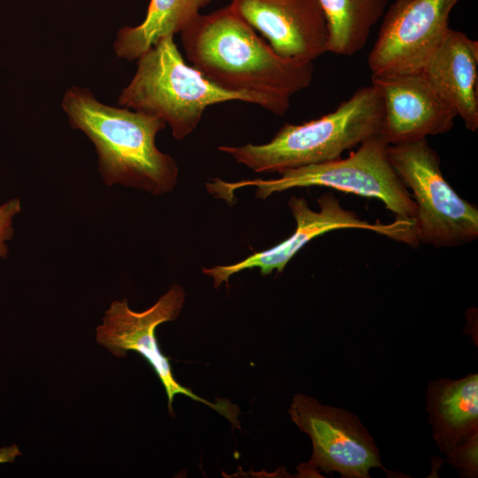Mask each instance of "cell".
<instances>
[{"label": "cell", "instance_id": "6da1fadb", "mask_svg": "<svg viewBox=\"0 0 478 478\" xmlns=\"http://www.w3.org/2000/svg\"><path fill=\"white\" fill-rule=\"evenodd\" d=\"M180 34L187 59L227 90L290 100L312 83L313 62L276 54L229 4L200 13Z\"/></svg>", "mask_w": 478, "mask_h": 478}, {"label": "cell", "instance_id": "7a4b0ae2", "mask_svg": "<svg viewBox=\"0 0 478 478\" xmlns=\"http://www.w3.org/2000/svg\"><path fill=\"white\" fill-rule=\"evenodd\" d=\"M61 104L72 127L94 143L98 169L108 186L121 184L154 196L174 189L176 161L155 143L157 134L166 127L162 120L104 104L88 89L76 86L66 90Z\"/></svg>", "mask_w": 478, "mask_h": 478}, {"label": "cell", "instance_id": "3957f363", "mask_svg": "<svg viewBox=\"0 0 478 478\" xmlns=\"http://www.w3.org/2000/svg\"><path fill=\"white\" fill-rule=\"evenodd\" d=\"M173 35L162 37L137 58V69L122 89L118 104L156 116L171 127L176 140H183L213 104L242 101L257 104L274 115H283L290 100L262 93L227 90L183 59Z\"/></svg>", "mask_w": 478, "mask_h": 478}, {"label": "cell", "instance_id": "277c9868", "mask_svg": "<svg viewBox=\"0 0 478 478\" xmlns=\"http://www.w3.org/2000/svg\"><path fill=\"white\" fill-rule=\"evenodd\" d=\"M382 117V97L371 84L319 119L286 123L266 143L222 145L218 150L256 173H279L341 158L345 150L379 135Z\"/></svg>", "mask_w": 478, "mask_h": 478}, {"label": "cell", "instance_id": "5b68a950", "mask_svg": "<svg viewBox=\"0 0 478 478\" xmlns=\"http://www.w3.org/2000/svg\"><path fill=\"white\" fill-rule=\"evenodd\" d=\"M388 145L379 135L365 140L345 158L286 169L276 179L227 182L214 178L206 189L215 197L233 204L235 190L244 187H255L256 197L266 199L293 188L320 186L377 198L395 220L414 223L416 204L389 160Z\"/></svg>", "mask_w": 478, "mask_h": 478}, {"label": "cell", "instance_id": "8992f818", "mask_svg": "<svg viewBox=\"0 0 478 478\" xmlns=\"http://www.w3.org/2000/svg\"><path fill=\"white\" fill-rule=\"evenodd\" d=\"M389 160L417 207L414 220L419 243L456 247L478 236V209L463 199L443 177L438 154L427 138L388 145Z\"/></svg>", "mask_w": 478, "mask_h": 478}, {"label": "cell", "instance_id": "52a82bcc", "mask_svg": "<svg viewBox=\"0 0 478 478\" xmlns=\"http://www.w3.org/2000/svg\"><path fill=\"white\" fill-rule=\"evenodd\" d=\"M184 303L185 291L178 284L172 285L153 305L143 312L131 310L127 298L115 300L105 311L103 323L96 328V342L118 358L125 357L130 351L143 356L165 388L168 411L172 416H174L172 407L173 399L181 394L213 408L232 423L237 422L238 410L234 411L230 403L226 404L225 400L212 403L180 384L173 376L169 358L159 350L155 335L157 327L176 320Z\"/></svg>", "mask_w": 478, "mask_h": 478}, {"label": "cell", "instance_id": "ba28073f", "mask_svg": "<svg viewBox=\"0 0 478 478\" xmlns=\"http://www.w3.org/2000/svg\"><path fill=\"white\" fill-rule=\"evenodd\" d=\"M289 413L312 443L310 461L298 467L301 474H318L319 469L343 478H369L371 469L385 470L374 439L351 412L297 394Z\"/></svg>", "mask_w": 478, "mask_h": 478}, {"label": "cell", "instance_id": "9c48e42d", "mask_svg": "<svg viewBox=\"0 0 478 478\" xmlns=\"http://www.w3.org/2000/svg\"><path fill=\"white\" fill-rule=\"evenodd\" d=\"M459 0H395L367 58L372 76L419 73L443 41Z\"/></svg>", "mask_w": 478, "mask_h": 478}, {"label": "cell", "instance_id": "30bf717a", "mask_svg": "<svg viewBox=\"0 0 478 478\" xmlns=\"http://www.w3.org/2000/svg\"><path fill=\"white\" fill-rule=\"evenodd\" d=\"M320 211L312 210L304 197H291L288 206L296 220V230L286 240L274 247L255 252L246 258L227 266L204 267L202 272L213 279L215 289L243 270L258 268L262 275L276 270L281 273L289 260L310 241L325 233L342 228L367 229L404 242L412 246L417 240L412 222L395 220L389 224L370 223L354 212L345 210L332 193H325L319 199Z\"/></svg>", "mask_w": 478, "mask_h": 478}, {"label": "cell", "instance_id": "8fae6325", "mask_svg": "<svg viewBox=\"0 0 478 478\" xmlns=\"http://www.w3.org/2000/svg\"><path fill=\"white\" fill-rule=\"evenodd\" d=\"M229 5L282 58L313 62L328 52V27L318 0H231Z\"/></svg>", "mask_w": 478, "mask_h": 478}, {"label": "cell", "instance_id": "7c38bea8", "mask_svg": "<svg viewBox=\"0 0 478 478\" xmlns=\"http://www.w3.org/2000/svg\"><path fill=\"white\" fill-rule=\"evenodd\" d=\"M371 84L382 100L380 136L389 145L425 139L453 127L457 114L420 73L372 76Z\"/></svg>", "mask_w": 478, "mask_h": 478}, {"label": "cell", "instance_id": "4fadbf2b", "mask_svg": "<svg viewBox=\"0 0 478 478\" xmlns=\"http://www.w3.org/2000/svg\"><path fill=\"white\" fill-rule=\"evenodd\" d=\"M420 73L437 96L460 117L465 127L478 129V42L449 29Z\"/></svg>", "mask_w": 478, "mask_h": 478}, {"label": "cell", "instance_id": "5bb4252c", "mask_svg": "<svg viewBox=\"0 0 478 478\" xmlns=\"http://www.w3.org/2000/svg\"><path fill=\"white\" fill-rule=\"evenodd\" d=\"M426 396L433 436L441 451L448 454L478 435L477 374L431 382Z\"/></svg>", "mask_w": 478, "mask_h": 478}, {"label": "cell", "instance_id": "9a60e30c", "mask_svg": "<svg viewBox=\"0 0 478 478\" xmlns=\"http://www.w3.org/2000/svg\"><path fill=\"white\" fill-rule=\"evenodd\" d=\"M212 0H150L143 21L123 27L114 42L119 58L136 60L162 37L180 34Z\"/></svg>", "mask_w": 478, "mask_h": 478}, {"label": "cell", "instance_id": "2e32d148", "mask_svg": "<svg viewBox=\"0 0 478 478\" xmlns=\"http://www.w3.org/2000/svg\"><path fill=\"white\" fill-rule=\"evenodd\" d=\"M328 32V52L352 56L363 50L389 0H318Z\"/></svg>", "mask_w": 478, "mask_h": 478}, {"label": "cell", "instance_id": "e0dca14e", "mask_svg": "<svg viewBox=\"0 0 478 478\" xmlns=\"http://www.w3.org/2000/svg\"><path fill=\"white\" fill-rule=\"evenodd\" d=\"M478 435L454 448L447 454L448 461L466 477H477Z\"/></svg>", "mask_w": 478, "mask_h": 478}, {"label": "cell", "instance_id": "ac0fdd59", "mask_svg": "<svg viewBox=\"0 0 478 478\" xmlns=\"http://www.w3.org/2000/svg\"><path fill=\"white\" fill-rule=\"evenodd\" d=\"M21 210L20 200L18 197L0 204V258H6L9 254L7 242L14 235L12 220Z\"/></svg>", "mask_w": 478, "mask_h": 478}, {"label": "cell", "instance_id": "d6986e66", "mask_svg": "<svg viewBox=\"0 0 478 478\" xmlns=\"http://www.w3.org/2000/svg\"><path fill=\"white\" fill-rule=\"evenodd\" d=\"M20 454L21 451L15 443L0 447V464L12 463Z\"/></svg>", "mask_w": 478, "mask_h": 478}]
</instances>
